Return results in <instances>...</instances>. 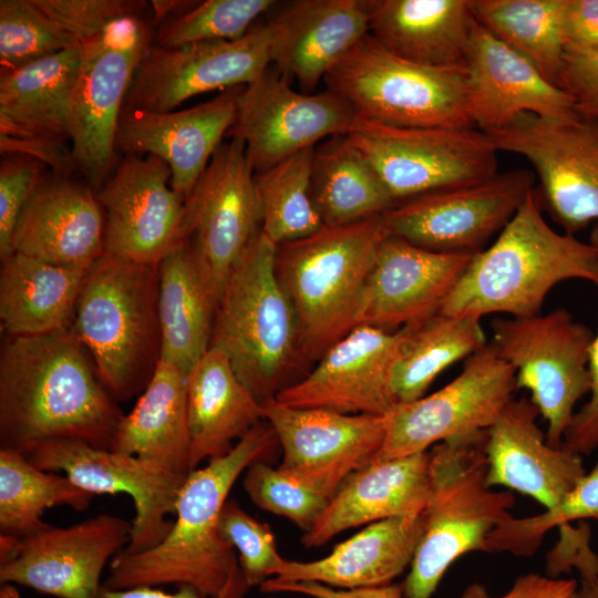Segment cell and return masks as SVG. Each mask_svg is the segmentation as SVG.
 I'll return each mask as SVG.
<instances>
[{
  "label": "cell",
  "instance_id": "6da1fadb",
  "mask_svg": "<svg viewBox=\"0 0 598 598\" xmlns=\"http://www.w3.org/2000/svg\"><path fill=\"white\" fill-rule=\"evenodd\" d=\"M124 414L72 329L9 336L0 352V448L56 439L112 450Z\"/></svg>",
  "mask_w": 598,
  "mask_h": 598
},
{
  "label": "cell",
  "instance_id": "7a4b0ae2",
  "mask_svg": "<svg viewBox=\"0 0 598 598\" xmlns=\"http://www.w3.org/2000/svg\"><path fill=\"white\" fill-rule=\"evenodd\" d=\"M278 447L274 429L264 421L229 453L190 471L178 493L168 534L150 549L118 553L102 587L118 590L174 585L192 587L204 597L219 594L238 565L234 547L218 530L221 509L238 477L251 464L268 462Z\"/></svg>",
  "mask_w": 598,
  "mask_h": 598
},
{
  "label": "cell",
  "instance_id": "3957f363",
  "mask_svg": "<svg viewBox=\"0 0 598 598\" xmlns=\"http://www.w3.org/2000/svg\"><path fill=\"white\" fill-rule=\"evenodd\" d=\"M580 279L598 287V250L545 220L539 195L532 190L496 240L476 252L440 312L482 319L542 312L559 282Z\"/></svg>",
  "mask_w": 598,
  "mask_h": 598
},
{
  "label": "cell",
  "instance_id": "277c9868",
  "mask_svg": "<svg viewBox=\"0 0 598 598\" xmlns=\"http://www.w3.org/2000/svg\"><path fill=\"white\" fill-rule=\"evenodd\" d=\"M276 251L259 229L229 275L209 346L226 354L260 404L293 385L309 364L296 312L276 274Z\"/></svg>",
  "mask_w": 598,
  "mask_h": 598
},
{
  "label": "cell",
  "instance_id": "5b68a950",
  "mask_svg": "<svg viewBox=\"0 0 598 598\" xmlns=\"http://www.w3.org/2000/svg\"><path fill=\"white\" fill-rule=\"evenodd\" d=\"M158 265L105 254L90 268L72 331L118 401L142 393L161 359Z\"/></svg>",
  "mask_w": 598,
  "mask_h": 598
},
{
  "label": "cell",
  "instance_id": "8992f818",
  "mask_svg": "<svg viewBox=\"0 0 598 598\" xmlns=\"http://www.w3.org/2000/svg\"><path fill=\"white\" fill-rule=\"evenodd\" d=\"M382 215L277 246L278 280L296 312L305 357L318 361L355 326L360 299L381 243Z\"/></svg>",
  "mask_w": 598,
  "mask_h": 598
},
{
  "label": "cell",
  "instance_id": "52a82bcc",
  "mask_svg": "<svg viewBox=\"0 0 598 598\" xmlns=\"http://www.w3.org/2000/svg\"><path fill=\"white\" fill-rule=\"evenodd\" d=\"M487 431L455 437L430 452L431 492L424 529L402 582L404 598H431L450 566L483 551L489 533L515 505L508 492L486 485Z\"/></svg>",
  "mask_w": 598,
  "mask_h": 598
},
{
  "label": "cell",
  "instance_id": "ba28073f",
  "mask_svg": "<svg viewBox=\"0 0 598 598\" xmlns=\"http://www.w3.org/2000/svg\"><path fill=\"white\" fill-rule=\"evenodd\" d=\"M367 122L398 127H475L467 115L465 66L437 68L402 59L370 33L326 74Z\"/></svg>",
  "mask_w": 598,
  "mask_h": 598
},
{
  "label": "cell",
  "instance_id": "9c48e42d",
  "mask_svg": "<svg viewBox=\"0 0 598 598\" xmlns=\"http://www.w3.org/2000/svg\"><path fill=\"white\" fill-rule=\"evenodd\" d=\"M489 343L516 372V386L547 423L546 441L563 445L575 405L590 391L595 333L565 309L524 318H495Z\"/></svg>",
  "mask_w": 598,
  "mask_h": 598
},
{
  "label": "cell",
  "instance_id": "30bf717a",
  "mask_svg": "<svg viewBox=\"0 0 598 598\" xmlns=\"http://www.w3.org/2000/svg\"><path fill=\"white\" fill-rule=\"evenodd\" d=\"M153 39L142 17L130 16L82 43L69 138L76 169L97 190L110 177L120 115L134 72Z\"/></svg>",
  "mask_w": 598,
  "mask_h": 598
},
{
  "label": "cell",
  "instance_id": "8fae6325",
  "mask_svg": "<svg viewBox=\"0 0 598 598\" xmlns=\"http://www.w3.org/2000/svg\"><path fill=\"white\" fill-rule=\"evenodd\" d=\"M347 137L373 165L395 204L498 173V151L477 127H398L359 118Z\"/></svg>",
  "mask_w": 598,
  "mask_h": 598
},
{
  "label": "cell",
  "instance_id": "7c38bea8",
  "mask_svg": "<svg viewBox=\"0 0 598 598\" xmlns=\"http://www.w3.org/2000/svg\"><path fill=\"white\" fill-rule=\"evenodd\" d=\"M516 389L515 370L487 342L445 386L388 414L385 440L372 462L423 453L437 443L487 431Z\"/></svg>",
  "mask_w": 598,
  "mask_h": 598
},
{
  "label": "cell",
  "instance_id": "4fadbf2b",
  "mask_svg": "<svg viewBox=\"0 0 598 598\" xmlns=\"http://www.w3.org/2000/svg\"><path fill=\"white\" fill-rule=\"evenodd\" d=\"M245 143L220 144L185 198L184 238L218 305L229 275L260 229L261 212Z\"/></svg>",
  "mask_w": 598,
  "mask_h": 598
},
{
  "label": "cell",
  "instance_id": "5bb4252c",
  "mask_svg": "<svg viewBox=\"0 0 598 598\" xmlns=\"http://www.w3.org/2000/svg\"><path fill=\"white\" fill-rule=\"evenodd\" d=\"M528 169L426 193L396 203L382 214L390 236L419 247L457 254H476L516 214L534 190Z\"/></svg>",
  "mask_w": 598,
  "mask_h": 598
},
{
  "label": "cell",
  "instance_id": "9a60e30c",
  "mask_svg": "<svg viewBox=\"0 0 598 598\" xmlns=\"http://www.w3.org/2000/svg\"><path fill=\"white\" fill-rule=\"evenodd\" d=\"M486 133L498 152L517 154L532 164L545 204L566 234L598 221V121L523 114Z\"/></svg>",
  "mask_w": 598,
  "mask_h": 598
},
{
  "label": "cell",
  "instance_id": "2e32d148",
  "mask_svg": "<svg viewBox=\"0 0 598 598\" xmlns=\"http://www.w3.org/2000/svg\"><path fill=\"white\" fill-rule=\"evenodd\" d=\"M358 121L334 92H297L276 68H268L239 92L227 134L245 143L249 164L260 173L323 137L349 134Z\"/></svg>",
  "mask_w": 598,
  "mask_h": 598
},
{
  "label": "cell",
  "instance_id": "e0dca14e",
  "mask_svg": "<svg viewBox=\"0 0 598 598\" xmlns=\"http://www.w3.org/2000/svg\"><path fill=\"white\" fill-rule=\"evenodd\" d=\"M48 472H64L75 485L93 495H130L134 502L131 539L124 551L156 546L168 534L178 493L187 477L156 462L75 439H56L35 446L25 456Z\"/></svg>",
  "mask_w": 598,
  "mask_h": 598
},
{
  "label": "cell",
  "instance_id": "ac0fdd59",
  "mask_svg": "<svg viewBox=\"0 0 598 598\" xmlns=\"http://www.w3.org/2000/svg\"><path fill=\"white\" fill-rule=\"evenodd\" d=\"M271 63L268 24L237 40H212L177 47L152 44L137 65L124 106L169 112L189 97L245 86Z\"/></svg>",
  "mask_w": 598,
  "mask_h": 598
},
{
  "label": "cell",
  "instance_id": "d6986e66",
  "mask_svg": "<svg viewBox=\"0 0 598 598\" xmlns=\"http://www.w3.org/2000/svg\"><path fill=\"white\" fill-rule=\"evenodd\" d=\"M261 406L282 451L278 467L331 498L350 474L374 460L386 435L388 415L293 408L275 398Z\"/></svg>",
  "mask_w": 598,
  "mask_h": 598
},
{
  "label": "cell",
  "instance_id": "ffe728a7",
  "mask_svg": "<svg viewBox=\"0 0 598 598\" xmlns=\"http://www.w3.org/2000/svg\"><path fill=\"white\" fill-rule=\"evenodd\" d=\"M171 176L156 155L122 159L96 193L105 217V254L158 265L185 240L186 197L172 188Z\"/></svg>",
  "mask_w": 598,
  "mask_h": 598
},
{
  "label": "cell",
  "instance_id": "44dd1931",
  "mask_svg": "<svg viewBox=\"0 0 598 598\" xmlns=\"http://www.w3.org/2000/svg\"><path fill=\"white\" fill-rule=\"evenodd\" d=\"M408 333L409 326L393 331L357 326L275 399L293 408L388 415L398 405L392 375Z\"/></svg>",
  "mask_w": 598,
  "mask_h": 598
},
{
  "label": "cell",
  "instance_id": "7402d4cb",
  "mask_svg": "<svg viewBox=\"0 0 598 598\" xmlns=\"http://www.w3.org/2000/svg\"><path fill=\"white\" fill-rule=\"evenodd\" d=\"M133 524L100 514L68 527L52 525L23 538L17 559L0 566V582L56 598H99L107 561L130 543Z\"/></svg>",
  "mask_w": 598,
  "mask_h": 598
},
{
  "label": "cell",
  "instance_id": "603a6c76",
  "mask_svg": "<svg viewBox=\"0 0 598 598\" xmlns=\"http://www.w3.org/2000/svg\"><path fill=\"white\" fill-rule=\"evenodd\" d=\"M474 255L432 251L389 235L365 282L357 326L393 331L440 312Z\"/></svg>",
  "mask_w": 598,
  "mask_h": 598
},
{
  "label": "cell",
  "instance_id": "cb8c5ba5",
  "mask_svg": "<svg viewBox=\"0 0 598 598\" xmlns=\"http://www.w3.org/2000/svg\"><path fill=\"white\" fill-rule=\"evenodd\" d=\"M467 115L475 127L497 131L523 114L577 118L571 96L477 22L465 59Z\"/></svg>",
  "mask_w": 598,
  "mask_h": 598
},
{
  "label": "cell",
  "instance_id": "d4e9b609",
  "mask_svg": "<svg viewBox=\"0 0 598 598\" xmlns=\"http://www.w3.org/2000/svg\"><path fill=\"white\" fill-rule=\"evenodd\" d=\"M243 87L221 91L212 100L182 111L151 112L123 106L115 150L126 155L161 157L171 168L172 188L186 197L234 125Z\"/></svg>",
  "mask_w": 598,
  "mask_h": 598
},
{
  "label": "cell",
  "instance_id": "484cf974",
  "mask_svg": "<svg viewBox=\"0 0 598 598\" xmlns=\"http://www.w3.org/2000/svg\"><path fill=\"white\" fill-rule=\"evenodd\" d=\"M539 415L526 398L512 400L487 430L488 487L503 486L546 508L559 503L586 474L581 454L550 446L537 426Z\"/></svg>",
  "mask_w": 598,
  "mask_h": 598
},
{
  "label": "cell",
  "instance_id": "4316f807",
  "mask_svg": "<svg viewBox=\"0 0 598 598\" xmlns=\"http://www.w3.org/2000/svg\"><path fill=\"white\" fill-rule=\"evenodd\" d=\"M104 212L89 185L43 175L11 237L17 252L62 266H92L105 252Z\"/></svg>",
  "mask_w": 598,
  "mask_h": 598
},
{
  "label": "cell",
  "instance_id": "83f0119b",
  "mask_svg": "<svg viewBox=\"0 0 598 598\" xmlns=\"http://www.w3.org/2000/svg\"><path fill=\"white\" fill-rule=\"evenodd\" d=\"M271 63L301 92L312 93L329 70L369 33L368 0H298L267 23Z\"/></svg>",
  "mask_w": 598,
  "mask_h": 598
},
{
  "label": "cell",
  "instance_id": "f1b7e54d",
  "mask_svg": "<svg viewBox=\"0 0 598 598\" xmlns=\"http://www.w3.org/2000/svg\"><path fill=\"white\" fill-rule=\"evenodd\" d=\"M430 492V452L371 462L342 482L301 543L319 547L349 528L422 513Z\"/></svg>",
  "mask_w": 598,
  "mask_h": 598
},
{
  "label": "cell",
  "instance_id": "f546056e",
  "mask_svg": "<svg viewBox=\"0 0 598 598\" xmlns=\"http://www.w3.org/2000/svg\"><path fill=\"white\" fill-rule=\"evenodd\" d=\"M423 529V512L375 522L320 559L283 558L270 578L315 581L337 589L390 585L410 567Z\"/></svg>",
  "mask_w": 598,
  "mask_h": 598
},
{
  "label": "cell",
  "instance_id": "4dcf8cb0",
  "mask_svg": "<svg viewBox=\"0 0 598 598\" xmlns=\"http://www.w3.org/2000/svg\"><path fill=\"white\" fill-rule=\"evenodd\" d=\"M369 33L424 65L464 66L476 20L472 0H368Z\"/></svg>",
  "mask_w": 598,
  "mask_h": 598
},
{
  "label": "cell",
  "instance_id": "1f68e13d",
  "mask_svg": "<svg viewBox=\"0 0 598 598\" xmlns=\"http://www.w3.org/2000/svg\"><path fill=\"white\" fill-rule=\"evenodd\" d=\"M189 466L226 455L264 420L262 406L236 375L228 358L209 348L186 378Z\"/></svg>",
  "mask_w": 598,
  "mask_h": 598
},
{
  "label": "cell",
  "instance_id": "d6a6232c",
  "mask_svg": "<svg viewBox=\"0 0 598 598\" xmlns=\"http://www.w3.org/2000/svg\"><path fill=\"white\" fill-rule=\"evenodd\" d=\"M82 44L1 70L0 136L65 142Z\"/></svg>",
  "mask_w": 598,
  "mask_h": 598
},
{
  "label": "cell",
  "instance_id": "836d02e7",
  "mask_svg": "<svg viewBox=\"0 0 598 598\" xmlns=\"http://www.w3.org/2000/svg\"><path fill=\"white\" fill-rule=\"evenodd\" d=\"M90 268L17 252L1 259V329L9 336H39L71 328Z\"/></svg>",
  "mask_w": 598,
  "mask_h": 598
},
{
  "label": "cell",
  "instance_id": "e575fe53",
  "mask_svg": "<svg viewBox=\"0 0 598 598\" xmlns=\"http://www.w3.org/2000/svg\"><path fill=\"white\" fill-rule=\"evenodd\" d=\"M186 378L176 364L159 359L135 406L124 414L112 450L188 475Z\"/></svg>",
  "mask_w": 598,
  "mask_h": 598
},
{
  "label": "cell",
  "instance_id": "d590c367",
  "mask_svg": "<svg viewBox=\"0 0 598 598\" xmlns=\"http://www.w3.org/2000/svg\"><path fill=\"white\" fill-rule=\"evenodd\" d=\"M161 359L186 375L209 349L217 303L197 267L188 239L158 264Z\"/></svg>",
  "mask_w": 598,
  "mask_h": 598
},
{
  "label": "cell",
  "instance_id": "8d00e7d4",
  "mask_svg": "<svg viewBox=\"0 0 598 598\" xmlns=\"http://www.w3.org/2000/svg\"><path fill=\"white\" fill-rule=\"evenodd\" d=\"M311 195L323 226L369 219L395 205L373 165L347 135L315 147Z\"/></svg>",
  "mask_w": 598,
  "mask_h": 598
},
{
  "label": "cell",
  "instance_id": "74e56055",
  "mask_svg": "<svg viewBox=\"0 0 598 598\" xmlns=\"http://www.w3.org/2000/svg\"><path fill=\"white\" fill-rule=\"evenodd\" d=\"M487 343L481 319L437 312L409 326V333L393 370L396 404L424 396L436 377Z\"/></svg>",
  "mask_w": 598,
  "mask_h": 598
},
{
  "label": "cell",
  "instance_id": "f35d334b",
  "mask_svg": "<svg viewBox=\"0 0 598 598\" xmlns=\"http://www.w3.org/2000/svg\"><path fill=\"white\" fill-rule=\"evenodd\" d=\"M565 0H472L476 22L560 87Z\"/></svg>",
  "mask_w": 598,
  "mask_h": 598
},
{
  "label": "cell",
  "instance_id": "ab89813d",
  "mask_svg": "<svg viewBox=\"0 0 598 598\" xmlns=\"http://www.w3.org/2000/svg\"><path fill=\"white\" fill-rule=\"evenodd\" d=\"M95 495L68 476L34 466L23 454L0 448V534L24 538L50 524L42 514L53 506L84 511Z\"/></svg>",
  "mask_w": 598,
  "mask_h": 598
},
{
  "label": "cell",
  "instance_id": "60d3db41",
  "mask_svg": "<svg viewBox=\"0 0 598 598\" xmlns=\"http://www.w3.org/2000/svg\"><path fill=\"white\" fill-rule=\"evenodd\" d=\"M315 147L302 150L255 177L260 230L277 246L305 238L323 226L311 195Z\"/></svg>",
  "mask_w": 598,
  "mask_h": 598
},
{
  "label": "cell",
  "instance_id": "b9f144b4",
  "mask_svg": "<svg viewBox=\"0 0 598 598\" xmlns=\"http://www.w3.org/2000/svg\"><path fill=\"white\" fill-rule=\"evenodd\" d=\"M584 519L598 520V461L555 506L534 516H507L489 533L483 551L529 557L550 529Z\"/></svg>",
  "mask_w": 598,
  "mask_h": 598
},
{
  "label": "cell",
  "instance_id": "7bdbcfd3",
  "mask_svg": "<svg viewBox=\"0 0 598 598\" xmlns=\"http://www.w3.org/2000/svg\"><path fill=\"white\" fill-rule=\"evenodd\" d=\"M274 0H206L159 24L155 45L177 47L212 40L243 38L251 23L268 11Z\"/></svg>",
  "mask_w": 598,
  "mask_h": 598
},
{
  "label": "cell",
  "instance_id": "ee69618b",
  "mask_svg": "<svg viewBox=\"0 0 598 598\" xmlns=\"http://www.w3.org/2000/svg\"><path fill=\"white\" fill-rule=\"evenodd\" d=\"M80 44L33 0L0 1L1 70H12Z\"/></svg>",
  "mask_w": 598,
  "mask_h": 598
},
{
  "label": "cell",
  "instance_id": "f6af8a7d",
  "mask_svg": "<svg viewBox=\"0 0 598 598\" xmlns=\"http://www.w3.org/2000/svg\"><path fill=\"white\" fill-rule=\"evenodd\" d=\"M243 486L256 506L289 519L303 533L313 527L331 501L307 482L264 461L245 471Z\"/></svg>",
  "mask_w": 598,
  "mask_h": 598
},
{
  "label": "cell",
  "instance_id": "bcb514c9",
  "mask_svg": "<svg viewBox=\"0 0 598 598\" xmlns=\"http://www.w3.org/2000/svg\"><path fill=\"white\" fill-rule=\"evenodd\" d=\"M220 536L238 551V564L249 588L274 576L282 561L269 525L249 515L236 499H227L218 522Z\"/></svg>",
  "mask_w": 598,
  "mask_h": 598
},
{
  "label": "cell",
  "instance_id": "7dc6e473",
  "mask_svg": "<svg viewBox=\"0 0 598 598\" xmlns=\"http://www.w3.org/2000/svg\"><path fill=\"white\" fill-rule=\"evenodd\" d=\"M33 2L79 43L102 33L113 22L141 16L147 6L136 0H33Z\"/></svg>",
  "mask_w": 598,
  "mask_h": 598
},
{
  "label": "cell",
  "instance_id": "c3c4849f",
  "mask_svg": "<svg viewBox=\"0 0 598 598\" xmlns=\"http://www.w3.org/2000/svg\"><path fill=\"white\" fill-rule=\"evenodd\" d=\"M44 164L24 155H6L0 165V259L11 254V237L27 202L43 177Z\"/></svg>",
  "mask_w": 598,
  "mask_h": 598
},
{
  "label": "cell",
  "instance_id": "681fc988",
  "mask_svg": "<svg viewBox=\"0 0 598 598\" xmlns=\"http://www.w3.org/2000/svg\"><path fill=\"white\" fill-rule=\"evenodd\" d=\"M560 87L571 96L579 118L598 121V52L567 50Z\"/></svg>",
  "mask_w": 598,
  "mask_h": 598
},
{
  "label": "cell",
  "instance_id": "f907efd6",
  "mask_svg": "<svg viewBox=\"0 0 598 598\" xmlns=\"http://www.w3.org/2000/svg\"><path fill=\"white\" fill-rule=\"evenodd\" d=\"M590 391L587 402L574 414L563 445L579 453L590 454L598 448V331L589 352Z\"/></svg>",
  "mask_w": 598,
  "mask_h": 598
},
{
  "label": "cell",
  "instance_id": "816d5d0a",
  "mask_svg": "<svg viewBox=\"0 0 598 598\" xmlns=\"http://www.w3.org/2000/svg\"><path fill=\"white\" fill-rule=\"evenodd\" d=\"M560 543L547 555V576L557 578L559 574L576 568L578 573L598 567V555L589 545L590 528L587 523L578 528L569 524L559 527Z\"/></svg>",
  "mask_w": 598,
  "mask_h": 598
},
{
  "label": "cell",
  "instance_id": "f5cc1de1",
  "mask_svg": "<svg viewBox=\"0 0 598 598\" xmlns=\"http://www.w3.org/2000/svg\"><path fill=\"white\" fill-rule=\"evenodd\" d=\"M577 587L575 579L528 573L518 576L502 596L494 597L484 585L473 582L465 587L460 598H573Z\"/></svg>",
  "mask_w": 598,
  "mask_h": 598
},
{
  "label": "cell",
  "instance_id": "db71d44e",
  "mask_svg": "<svg viewBox=\"0 0 598 598\" xmlns=\"http://www.w3.org/2000/svg\"><path fill=\"white\" fill-rule=\"evenodd\" d=\"M565 50L598 52V0H565Z\"/></svg>",
  "mask_w": 598,
  "mask_h": 598
},
{
  "label": "cell",
  "instance_id": "11a10c76",
  "mask_svg": "<svg viewBox=\"0 0 598 598\" xmlns=\"http://www.w3.org/2000/svg\"><path fill=\"white\" fill-rule=\"evenodd\" d=\"M265 594L291 592L311 598H404L402 584L361 589H337L315 581L282 582L272 578L259 586Z\"/></svg>",
  "mask_w": 598,
  "mask_h": 598
},
{
  "label": "cell",
  "instance_id": "9f6ffc18",
  "mask_svg": "<svg viewBox=\"0 0 598 598\" xmlns=\"http://www.w3.org/2000/svg\"><path fill=\"white\" fill-rule=\"evenodd\" d=\"M248 590L249 587L238 564L221 591L212 597H204L192 587H178L175 592H167L156 587H134L118 590L102 587L99 598H246Z\"/></svg>",
  "mask_w": 598,
  "mask_h": 598
},
{
  "label": "cell",
  "instance_id": "6f0895ef",
  "mask_svg": "<svg viewBox=\"0 0 598 598\" xmlns=\"http://www.w3.org/2000/svg\"><path fill=\"white\" fill-rule=\"evenodd\" d=\"M197 1H182V0H153L151 1L154 9V21L163 23L165 20L184 13L189 10Z\"/></svg>",
  "mask_w": 598,
  "mask_h": 598
},
{
  "label": "cell",
  "instance_id": "680465c9",
  "mask_svg": "<svg viewBox=\"0 0 598 598\" xmlns=\"http://www.w3.org/2000/svg\"><path fill=\"white\" fill-rule=\"evenodd\" d=\"M23 547V538L0 534V566L17 559Z\"/></svg>",
  "mask_w": 598,
  "mask_h": 598
},
{
  "label": "cell",
  "instance_id": "91938a15",
  "mask_svg": "<svg viewBox=\"0 0 598 598\" xmlns=\"http://www.w3.org/2000/svg\"><path fill=\"white\" fill-rule=\"evenodd\" d=\"M579 576L580 582L573 598H598V571Z\"/></svg>",
  "mask_w": 598,
  "mask_h": 598
},
{
  "label": "cell",
  "instance_id": "94428289",
  "mask_svg": "<svg viewBox=\"0 0 598 598\" xmlns=\"http://www.w3.org/2000/svg\"><path fill=\"white\" fill-rule=\"evenodd\" d=\"M0 598H20V594L14 584L2 582L0 588Z\"/></svg>",
  "mask_w": 598,
  "mask_h": 598
},
{
  "label": "cell",
  "instance_id": "6125c7cd",
  "mask_svg": "<svg viewBox=\"0 0 598 598\" xmlns=\"http://www.w3.org/2000/svg\"><path fill=\"white\" fill-rule=\"evenodd\" d=\"M590 244L595 246L598 250V221L592 227V230L590 234Z\"/></svg>",
  "mask_w": 598,
  "mask_h": 598
},
{
  "label": "cell",
  "instance_id": "be15d7a7",
  "mask_svg": "<svg viewBox=\"0 0 598 598\" xmlns=\"http://www.w3.org/2000/svg\"><path fill=\"white\" fill-rule=\"evenodd\" d=\"M258 598H279V597L271 596V594H268V596H265V597H258Z\"/></svg>",
  "mask_w": 598,
  "mask_h": 598
}]
</instances>
